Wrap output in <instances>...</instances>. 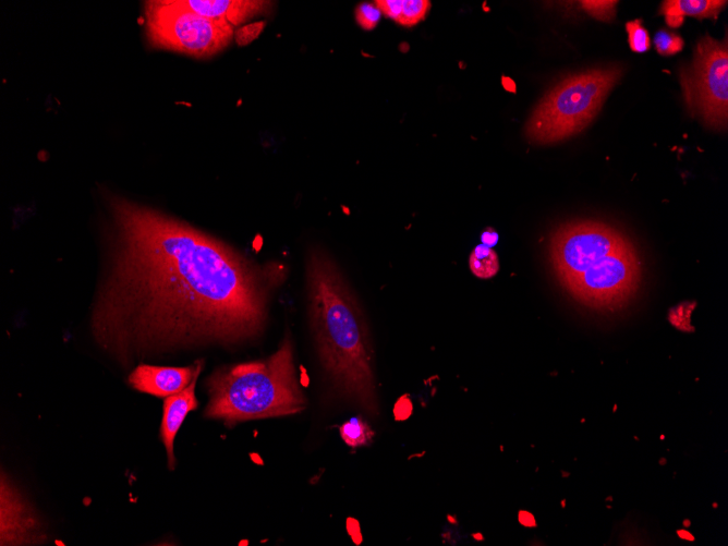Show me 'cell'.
Wrapping results in <instances>:
<instances>
[{"label": "cell", "instance_id": "6da1fadb", "mask_svg": "<svg viewBox=\"0 0 728 546\" xmlns=\"http://www.w3.org/2000/svg\"><path fill=\"white\" fill-rule=\"evenodd\" d=\"M109 262L93 312L98 342L121 356L262 335L271 292L287 278L156 209L110 196Z\"/></svg>", "mask_w": 728, "mask_h": 546}, {"label": "cell", "instance_id": "7a4b0ae2", "mask_svg": "<svg viewBox=\"0 0 728 546\" xmlns=\"http://www.w3.org/2000/svg\"><path fill=\"white\" fill-rule=\"evenodd\" d=\"M308 320L323 372L333 391L362 411L379 413L374 349L362 307L337 263L311 248L305 262Z\"/></svg>", "mask_w": 728, "mask_h": 546}, {"label": "cell", "instance_id": "3957f363", "mask_svg": "<svg viewBox=\"0 0 728 546\" xmlns=\"http://www.w3.org/2000/svg\"><path fill=\"white\" fill-rule=\"evenodd\" d=\"M549 255L566 291L594 308L622 306L641 281V266L632 243L602 222L560 226L550 238Z\"/></svg>", "mask_w": 728, "mask_h": 546}, {"label": "cell", "instance_id": "277c9868", "mask_svg": "<svg viewBox=\"0 0 728 546\" xmlns=\"http://www.w3.org/2000/svg\"><path fill=\"white\" fill-rule=\"evenodd\" d=\"M206 387L209 400L205 416L221 420L228 426L296 414L306 407L289 335L266 359L216 369Z\"/></svg>", "mask_w": 728, "mask_h": 546}, {"label": "cell", "instance_id": "5b68a950", "mask_svg": "<svg viewBox=\"0 0 728 546\" xmlns=\"http://www.w3.org/2000/svg\"><path fill=\"white\" fill-rule=\"evenodd\" d=\"M617 66L570 75L557 84L532 112L525 134L531 142L550 144L583 130L597 114L618 82Z\"/></svg>", "mask_w": 728, "mask_h": 546}, {"label": "cell", "instance_id": "8992f818", "mask_svg": "<svg viewBox=\"0 0 728 546\" xmlns=\"http://www.w3.org/2000/svg\"><path fill=\"white\" fill-rule=\"evenodd\" d=\"M144 17L146 37L153 47L196 58L218 53L234 35L229 23L201 16L179 0L146 1Z\"/></svg>", "mask_w": 728, "mask_h": 546}, {"label": "cell", "instance_id": "52a82bcc", "mask_svg": "<svg viewBox=\"0 0 728 546\" xmlns=\"http://www.w3.org/2000/svg\"><path fill=\"white\" fill-rule=\"evenodd\" d=\"M680 81L691 114L699 116L706 125L713 129H726L728 116L727 39L718 41L709 36L702 38L696 46L693 62L681 70Z\"/></svg>", "mask_w": 728, "mask_h": 546}, {"label": "cell", "instance_id": "ba28073f", "mask_svg": "<svg viewBox=\"0 0 728 546\" xmlns=\"http://www.w3.org/2000/svg\"><path fill=\"white\" fill-rule=\"evenodd\" d=\"M203 362L185 367L141 364L129 376V384L136 390L166 398L190 385L202 369Z\"/></svg>", "mask_w": 728, "mask_h": 546}, {"label": "cell", "instance_id": "9c48e42d", "mask_svg": "<svg viewBox=\"0 0 728 546\" xmlns=\"http://www.w3.org/2000/svg\"><path fill=\"white\" fill-rule=\"evenodd\" d=\"M1 481V545L29 543L32 532L36 529L34 517L26 508L16 490Z\"/></svg>", "mask_w": 728, "mask_h": 546}, {"label": "cell", "instance_id": "30bf717a", "mask_svg": "<svg viewBox=\"0 0 728 546\" xmlns=\"http://www.w3.org/2000/svg\"><path fill=\"white\" fill-rule=\"evenodd\" d=\"M201 371L195 375L187 387L180 392L168 396L163 401V413L160 427V436L167 451L169 469L173 470L175 464L173 444L184 418L190 411L198 407L195 396V386Z\"/></svg>", "mask_w": 728, "mask_h": 546}, {"label": "cell", "instance_id": "8fae6325", "mask_svg": "<svg viewBox=\"0 0 728 546\" xmlns=\"http://www.w3.org/2000/svg\"><path fill=\"white\" fill-rule=\"evenodd\" d=\"M186 9L196 14L239 25L255 15L267 12L271 2L255 0H179Z\"/></svg>", "mask_w": 728, "mask_h": 546}, {"label": "cell", "instance_id": "7c38bea8", "mask_svg": "<svg viewBox=\"0 0 728 546\" xmlns=\"http://www.w3.org/2000/svg\"><path fill=\"white\" fill-rule=\"evenodd\" d=\"M726 3L721 0H668L663 2L660 13L665 15L668 26L676 28L682 24L684 16L715 19Z\"/></svg>", "mask_w": 728, "mask_h": 546}, {"label": "cell", "instance_id": "4fadbf2b", "mask_svg": "<svg viewBox=\"0 0 728 546\" xmlns=\"http://www.w3.org/2000/svg\"><path fill=\"white\" fill-rule=\"evenodd\" d=\"M469 267L477 278H492L499 270L497 253L488 245H477L469 256Z\"/></svg>", "mask_w": 728, "mask_h": 546}, {"label": "cell", "instance_id": "5bb4252c", "mask_svg": "<svg viewBox=\"0 0 728 546\" xmlns=\"http://www.w3.org/2000/svg\"><path fill=\"white\" fill-rule=\"evenodd\" d=\"M342 440L351 448L368 445L374 437V430L361 417H352L339 427Z\"/></svg>", "mask_w": 728, "mask_h": 546}, {"label": "cell", "instance_id": "9a60e30c", "mask_svg": "<svg viewBox=\"0 0 728 546\" xmlns=\"http://www.w3.org/2000/svg\"><path fill=\"white\" fill-rule=\"evenodd\" d=\"M429 8L428 0H401L396 22L403 26H413L426 16Z\"/></svg>", "mask_w": 728, "mask_h": 546}, {"label": "cell", "instance_id": "2e32d148", "mask_svg": "<svg viewBox=\"0 0 728 546\" xmlns=\"http://www.w3.org/2000/svg\"><path fill=\"white\" fill-rule=\"evenodd\" d=\"M630 48L635 52H644L651 48V38L641 20L626 23Z\"/></svg>", "mask_w": 728, "mask_h": 546}, {"label": "cell", "instance_id": "e0dca14e", "mask_svg": "<svg viewBox=\"0 0 728 546\" xmlns=\"http://www.w3.org/2000/svg\"><path fill=\"white\" fill-rule=\"evenodd\" d=\"M654 45L659 54L672 56L682 49L683 40L671 31L659 29L654 36Z\"/></svg>", "mask_w": 728, "mask_h": 546}, {"label": "cell", "instance_id": "ac0fdd59", "mask_svg": "<svg viewBox=\"0 0 728 546\" xmlns=\"http://www.w3.org/2000/svg\"><path fill=\"white\" fill-rule=\"evenodd\" d=\"M617 1H582L581 7L593 17L610 21L615 17Z\"/></svg>", "mask_w": 728, "mask_h": 546}, {"label": "cell", "instance_id": "d6986e66", "mask_svg": "<svg viewBox=\"0 0 728 546\" xmlns=\"http://www.w3.org/2000/svg\"><path fill=\"white\" fill-rule=\"evenodd\" d=\"M380 15L381 12L375 3H361L355 9L356 22L362 28L367 31L373 29L377 25Z\"/></svg>", "mask_w": 728, "mask_h": 546}, {"label": "cell", "instance_id": "ffe728a7", "mask_svg": "<svg viewBox=\"0 0 728 546\" xmlns=\"http://www.w3.org/2000/svg\"><path fill=\"white\" fill-rule=\"evenodd\" d=\"M264 26V22H254L243 26L234 33V39L238 45L245 46L258 37Z\"/></svg>", "mask_w": 728, "mask_h": 546}, {"label": "cell", "instance_id": "44dd1931", "mask_svg": "<svg viewBox=\"0 0 728 546\" xmlns=\"http://www.w3.org/2000/svg\"><path fill=\"white\" fill-rule=\"evenodd\" d=\"M497 238H498V235L494 230H486L482 234L483 244L488 245V246H492V245L496 244Z\"/></svg>", "mask_w": 728, "mask_h": 546}]
</instances>
